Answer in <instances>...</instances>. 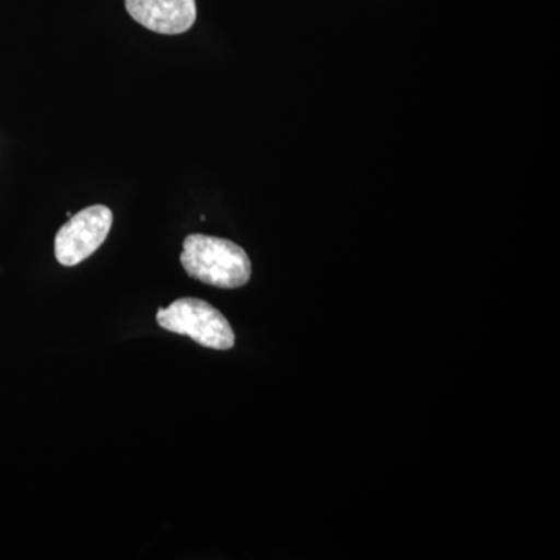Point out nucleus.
<instances>
[{
    "label": "nucleus",
    "mask_w": 560,
    "mask_h": 560,
    "mask_svg": "<svg viewBox=\"0 0 560 560\" xmlns=\"http://www.w3.org/2000/svg\"><path fill=\"white\" fill-rule=\"evenodd\" d=\"M180 265L191 279L217 289H238L250 279L248 254L234 242L191 234L184 241Z\"/></svg>",
    "instance_id": "f257e3e1"
},
{
    "label": "nucleus",
    "mask_w": 560,
    "mask_h": 560,
    "mask_svg": "<svg viewBox=\"0 0 560 560\" xmlns=\"http://www.w3.org/2000/svg\"><path fill=\"white\" fill-rule=\"evenodd\" d=\"M162 329L186 335L205 348L230 350L234 348L235 335L223 313L213 305L195 298H183L160 308L156 315Z\"/></svg>",
    "instance_id": "f03ea898"
},
{
    "label": "nucleus",
    "mask_w": 560,
    "mask_h": 560,
    "mask_svg": "<svg viewBox=\"0 0 560 560\" xmlns=\"http://www.w3.org/2000/svg\"><path fill=\"white\" fill-rule=\"evenodd\" d=\"M113 212L106 206H91L70 217L55 237V257L62 267H75L91 257L108 237Z\"/></svg>",
    "instance_id": "7ed1b4c3"
},
{
    "label": "nucleus",
    "mask_w": 560,
    "mask_h": 560,
    "mask_svg": "<svg viewBox=\"0 0 560 560\" xmlns=\"http://www.w3.org/2000/svg\"><path fill=\"white\" fill-rule=\"evenodd\" d=\"M128 13L136 22L162 35H180L197 21L195 0H125Z\"/></svg>",
    "instance_id": "20e7f679"
}]
</instances>
